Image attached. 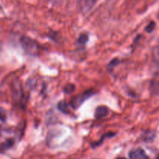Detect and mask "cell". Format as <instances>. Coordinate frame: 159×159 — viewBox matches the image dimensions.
Segmentation results:
<instances>
[{
  "instance_id": "obj_2",
  "label": "cell",
  "mask_w": 159,
  "mask_h": 159,
  "mask_svg": "<svg viewBox=\"0 0 159 159\" xmlns=\"http://www.w3.org/2000/svg\"><path fill=\"white\" fill-rule=\"evenodd\" d=\"M94 92L93 89H89L87 91L84 92V93H81V94L77 95V96H74L70 101L69 105L72 107L73 109H77L79 107L82 106V104L85 102V100L91 97L92 96L94 95Z\"/></svg>"
},
{
  "instance_id": "obj_5",
  "label": "cell",
  "mask_w": 159,
  "mask_h": 159,
  "mask_svg": "<svg viewBox=\"0 0 159 159\" xmlns=\"http://www.w3.org/2000/svg\"><path fill=\"white\" fill-rule=\"evenodd\" d=\"M12 88H13V90H12V95H13V98L16 101L19 102L20 100H21L22 96H23V93H22V87L21 84L20 83L18 80L15 81L12 84Z\"/></svg>"
},
{
  "instance_id": "obj_11",
  "label": "cell",
  "mask_w": 159,
  "mask_h": 159,
  "mask_svg": "<svg viewBox=\"0 0 159 159\" xmlns=\"http://www.w3.org/2000/svg\"><path fill=\"white\" fill-rule=\"evenodd\" d=\"M75 87L74 85H72V84H68V85H67L64 88L63 90L65 93H71L75 91Z\"/></svg>"
},
{
  "instance_id": "obj_13",
  "label": "cell",
  "mask_w": 159,
  "mask_h": 159,
  "mask_svg": "<svg viewBox=\"0 0 159 159\" xmlns=\"http://www.w3.org/2000/svg\"><path fill=\"white\" fill-rule=\"evenodd\" d=\"M157 159H159V155H158V158H157Z\"/></svg>"
},
{
  "instance_id": "obj_10",
  "label": "cell",
  "mask_w": 159,
  "mask_h": 159,
  "mask_svg": "<svg viewBox=\"0 0 159 159\" xmlns=\"http://www.w3.org/2000/svg\"><path fill=\"white\" fill-rule=\"evenodd\" d=\"M155 26H156V23H155V22H154V21L150 22V23H149V24L146 26L145 30L147 31L148 33H152V31L155 29Z\"/></svg>"
},
{
  "instance_id": "obj_6",
  "label": "cell",
  "mask_w": 159,
  "mask_h": 159,
  "mask_svg": "<svg viewBox=\"0 0 159 159\" xmlns=\"http://www.w3.org/2000/svg\"><path fill=\"white\" fill-rule=\"evenodd\" d=\"M110 113V110H109L108 107H104V106H100V107H98L96 109V111H95V117L96 119L100 120L103 119L106 116H107Z\"/></svg>"
},
{
  "instance_id": "obj_1",
  "label": "cell",
  "mask_w": 159,
  "mask_h": 159,
  "mask_svg": "<svg viewBox=\"0 0 159 159\" xmlns=\"http://www.w3.org/2000/svg\"><path fill=\"white\" fill-rule=\"evenodd\" d=\"M20 43L23 49L26 51L27 54L31 55H35L37 54L39 51V45L36 40L30 38V37H22L20 39Z\"/></svg>"
},
{
  "instance_id": "obj_8",
  "label": "cell",
  "mask_w": 159,
  "mask_h": 159,
  "mask_svg": "<svg viewBox=\"0 0 159 159\" xmlns=\"http://www.w3.org/2000/svg\"><path fill=\"white\" fill-rule=\"evenodd\" d=\"M88 40H89L88 35L85 34H81L80 37H79V39H78L77 43H79V45H85V43H87V41H88Z\"/></svg>"
},
{
  "instance_id": "obj_7",
  "label": "cell",
  "mask_w": 159,
  "mask_h": 159,
  "mask_svg": "<svg viewBox=\"0 0 159 159\" xmlns=\"http://www.w3.org/2000/svg\"><path fill=\"white\" fill-rule=\"evenodd\" d=\"M12 145H13V141L12 140H7L5 142H3L2 144H0V151L1 152H4V151L8 150Z\"/></svg>"
},
{
  "instance_id": "obj_4",
  "label": "cell",
  "mask_w": 159,
  "mask_h": 159,
  "mask_svg": "<svg viewBox=\"0 0 159 159\" xmlns=\"http://www.w3.org/2000/svg\"><path fill=\"white\" fill-rule=\"evenodd\" d=\"M130 159H149L146 152L142 148H137L130 151L129 153Z\"/></svg>"
},
{
  "instance_id": "obj_12",
  "label": "cell",
  "mask_w": 159,
  "mask_h": 159,
  "mask_svg": "<svg viewBox=\"0 0 159 159\" xmlns=\"http://www.w3.org/2000/svg\"><path fill=\"white\" fill-rule=\"evenodd\" d=\"M116 159H126V158H116Z\"/></svg>"
},
{
  "instance_id": "obj_9",
  "label": "cell",
  "mask_w": 159,
  "mask_h": 159,
  "mask_svg": "<svg viewBox=\"0 0 159 159\" xmlns=\"http://www.w3.org/2000/svg\"><path fill=\"white\" fill-rule=\"evenodd\" d=\"M57 108H58V110H60V111L63 112V113H68V105H67V103L65 102V101H61V102H59L58 105H57Z\"/></svg>"
},
{
  "instance_id": "obj_3",
  "label": "cell",
  "mask_w": 159,
  "mask_h": 159,
  "mask_svg": "<svg viewBox=\"0 0 159 159\" xmlns=\"http://www.w3.org/2000/svg\"><path fill=\"white\" fill-rule=\"evenodd\" d=\"M99 0H79V6L83 13H88L96 6Z\"/></svg>"
}]
</instances>
